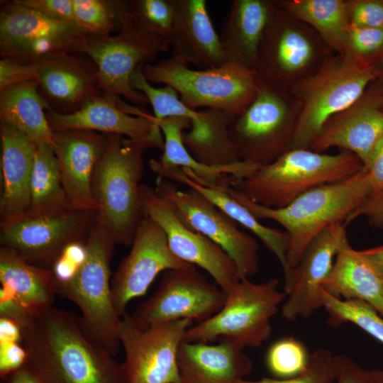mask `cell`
Returning a JSON list of instances; mask_svg holds the SVG:
<instances>
[{
  "instance_id": "29",
  "label": "cell",
  "mask_w": 383,
  "mask_h": 383,
  "mask_svg": "<svg viewBox=\"0 0 383 383\" xmlns=\"http://www.w3.org/2000/svg\"><path fill=\"white\" fill-rule=\"evenodd\" d=\"M235 116L215 109L197 111L190 119L189 129L182 132L183 143L192 156L211 167H230L240 164L229 133Z\"/></svg>"
},
{
  "instance_id": "33",
  "label": "cell",
  "mask_w": 383,
  "mask_h": 383,
  "mask_svg": "<svg viewBox=\"0 0 383 383\" xmlns=\"http://www.w3.org/2000/svg\"><path fill=\"white\" fill-rule=\"evenodd\" d=\"M274 2L287 14L311 26L331 48L344 56L351 26L348 1L289 0Z\"/></svg>"
},
{
  "instance_id": "28",
  "label": "cell",
  "mask_w": 383,
  "mask_h": 383,
  "mask_svg": "<svg viewBox=\"0 0 383 383\" xmlns=\"http://www.w3.org/2000/svg\"><path fill=\"white\" fill-rule=\"evenodd\" d=\"M322 289L338 298L363 301L383 316V272L361 250L353 249L347 237Z\"/></svg>"
},
{
  "instance_id": "55",
  "label": "cell",
  "mask_w": 383,
  "mask_h": 383,
  "mask_svg": "<svg viewBox=\"0 0 383 383\" xmlns=\"http://www.w3.org/2000/svg\"><path fill=\"white\" fill-rule=\"evenodd\" d=\"M376 80L383 83V52L371 63Z\"/></svg>"
},
{
  "instance_id": "10",
  "label": "cell",
  "mask_w": 383,
  "mask_h": 383,
  "mask_svg": "<svg viewBox=\"0 0 383 383\" xmlns=\"http://www.w3.org/2000/svg\"><path fill=\"white\" fill-rule=\"evenodd\" d=\"M88 35L70 21L47 16L19 0L4 2L0 12V54L34 64L67 53H79Z\"/></svg>"
},
{
  "instance_id": "42",
  "label": "cell",
  "mask_w": 383,
  "mask_h": 383,
  "mask_svg": "<svg viewBox=\"0 0 383 383\" xmlns=\"http://www.w3.org/2000/svg\"><path fill=\"white\" fill-rule=\"evenodd\" d=\"M87 256L85 243L74 241L67 245L52 266L57 282L72 279L84 262Z\"/></svg>"
},
{
  "instance_id": "17",
  "label": "cell",
  "mask_w": 383,
  "mask_h": 383,
  "mask_svg": "<svg viewBox=\"0 0 383 383\" xmlns=\"http://www.w3.org/2000/svg\"><path fill=\"white\" fill-rule=\"evenodd\" d=\"M131 246L111 282L113 306L121 317L128 303L144 295L160 272L194 266L173 254L162 228L146 216L137 227Z\"/></svg>"
},
{
  "instance_id": "12",
  "label": "cell",
  "mask_w": 383,
  "mask_h": 383,
  "mask_svg": "<svg viewBox=\"0 0 383 383\" xmlns=\"http://www.w3.org/2000/svg\"><path fill=\"white\" fill-rule=\"evenodd\" d=\"M155 189L172 204L187 226L214 242L233 259L240 279H250L258 272L259 243L241 231L235 221L194 189L181 190L173 182L157 177Z\"/></svg>"
},
{
  "instance_id": "50",
  "label": "cell",
  "mask_w": 383,
  "mask_h": 383,
  "mask_svg": "<svg viewBox=\"0 0 383 383\" xmlns=\"http://www.w3.org/2000/svg\"><path fill=\"white\" fill-rule=\"evenodd\" d=\"M368 171L372 193L383 189V139L380 141L369 162L365 166Z\"/></svg>"
},
{
  "instance_id": "23",
  "label": "cell",
  "mask_w": 383,
  "mask_h": 383,
  "mask_svg": "<svg viewBox=\"0 0 383 383\" xmlns=\"http://www.w3.org/2000/svg\"><path fill=\"white\" fill-rule=\"evenodd\" d=\"M175 21L170 39L172 57L199 70L221 67L226 58L205 0H175Z\"/></svg>"
},
{
  "instance_id": "15",
  "label": "cell",
  "mask_w": 383,
  "mask_h": 383,
  "mask_svg": "<svg viewBox=\"0 0 383 383\" xmlns=\"http://www.w3.org/2000/svg\"><path fill=\"white\" fill-rule=\"evenodd\" d=\"M139 196L143 214L162 228L173 254L206 271L226 295L230 294L240 280L233 259L214 242L187 226L155 188L140 184Z\"/></svg>"
},
{
  "instance_id": "14",
  "label": "cell",
  "mask_w": 383,
  "mask_h": 383,
  "mask_svg": "<svg viewBox=\"0 0 383 383\" xmlns=\"http://www.w3.org/2000/svg\"><path fill=\"white\" fill-rule=\"evenodd\" d=\"M193 321L181 319L143 330L127 312L120 319L118 337L125 353L127 383H183L177 354Z\"/></svg>"
},
{
  "instance_id": "27",
  "label": "cell",
  "mask_w": 383,
  "mask_h": 383,
  "mask_svg": "<svg viewBox=\"0 0 383 383\" xmlns=\"http://www.w3.org/2000/svg\"><path fill=\"white\" fill-rule=\"evenodd\" d=\"M79 53H67L35 64V81L52 101L77 111L98 89L97 69Z\"/></svg>"
},
{
  "instance_id": "49",
  "label": "cell",
  "mask_w": 383,
  "mask_h": 383,
  "mask_svg": "<svg viewBox=\"0 0 383 383\" xmlns=\"http://www.w3.org/2000/svg\"><path fill=\"white\" fill-rule=\"evenodd\" d=\"M33 313L16 300L9 290L1 288L0 316L11 318L23 328L28 323Z\"/></svg>"
},
{
  "instance_id": "39",
  "label": "cell",
  "mask_w": 383,
  "mask_h": 383,
  "mask_svg": "<svg viewBox=\"0 0 383 383\" xmlns=\"http://www.w3.org/2000/svg\"><path fill=\"white\" fill-rule=\"evenodd\" d=\"M309 355L304 345L294 338H285L269 348L266 363L269 371L278 379H287L302 373L308 365Z\"/></svg>"
},
{
  "instance_id": "44",
  "label": "cell",
  "mask_w": 383,
  "mask_h": 383,
  "mask_svg": "<svg viewBox=\"0 0 383 383\" xmlns=\"http://www.w3.org/2000/svg\"><path fill=\"white\" fill-rule=\"evenodd\" d=\"M29 80H35V64L22 63L9 57L1 58L0 91Z\"/></svg>"
},
{
  "instance_id": "52",
  "label": "cell",
  "mask_w": 383,
  "mask_h": 383,
  "mask_svg": "<svg viewBox=\"0 0 383 383\" xmlns=\"http://www.w3.org/2000/svg\"><path fill=\"white\" fill-rule=\"evenodd\" d=\"M7 377L8 383H41L26 365L12 372Z\"/></svg>"
},
{
  "instance_id": "16",
  "label": "cell",
  "mask_w": 383,
  "mask_h": 383,
  "mask_svg": "<svg viewBox=\"0 0 383 383\" xmlns=\"http://www.w3.org/2000/svg\"><path fill=\"white\" fill-rule=\"evenodd\" d=\"M96 219L95 212L77 210L45 216L25 214L1 221V245L30 263L52 267L64 248L81 240Z\"/></svg>"
},
{
  "instance_id": "32",
  "label": "cell",
  "mask_w": 383,
  "mask_h": 383,
  "mask_svg": "<svg viewBox=\"0 0 383 383\" xmlns=\"http://www.w3.org/2000/svg\"><path fill=\"white\" fill-rule=\"evenodd\" d=\"M0 282L1 287L32 313L53 306L57 295L52 270L33 265L16 251L3 246L0 249Z\"/></svg>"
},
{
  "instance_id": "13",
  "label": "cell",
  "mask_w": 383,
  "mask_h": 383,
  "mask_svg": "<svg viewBox=\"0 0 383 383\" xmlns=\"http://www.w3.org/2000/svg\"><path fill=\"white\" fill-rule=\"evenodd\" d=\"M226 299L219 287L195 266L168 270L163 272L155 292L138 306L131 317L143 330L181 319L199 323L218 313Z\"/></svg>"
},
{
  "instance_id": "53",
  "label": "cell",
  "mask_w": 383,
  "mask_h": 383,
  "mask_svg": "<svg viewBox=\"0 0 383 383\" xmlns=\"http://www.w3.org/2000/svg\"><path fill=\"white\" fill-rule=\"evenodd\" d=\"M361 251L383 272V245Z\"/></svg>"
},
{
  "instance_id": "24",
  "label": "cell",
  "mask_w": 383,
  "mask_h": 383,
  "mask_svg": "<svg viewBox=\"0 0 383 383\" xmlns=\"http://www.w3.org/2000/svg\"><path fill=\"white\" fill-rule=\"evenodd\" d=\"M148 164L157 177L194 189L259 238L279 260L284 273V292L288 294L290 292L294 282V271L289 268L287 262L289 238L286 231L262 224L245 206L231 196L224 189L202 184L187 175L182 168L165 167L155 159L150 160Z\"/></svg>"
},
{
  "instance_id": "7",
  "label": "cell",
  "mask_w": 383,
  "mask_h": 383,
  "mask_svg": "<svg viewBox=\"0 0 383 383\" xmlns=\"http://www.w3.org/2000/svg\"><path fill=\"white\" fill-rule=\"evenodd\" d=\"M143 73L149 82L172 87L189 109H215L235 116L252 103L260 84L253 70L228 62L192 70L172 57L143 65Z\"/></svg>"
},
{
  "instance_id": "21",
  "label": "cell",
  "mask_w": 383,
  "mask_h": 383,
  "mask_svg": "<svg viewBox=\"0 0 383 383\" xmlns=\"http://www.w3.org/2000/svg\"><path fill=\"white\" fill-rule=\"evenodd\" d=\"M107 137L108 134L86 130L54 131L52 149L64 189L73 210L96 213L92 179L105 150Z\"/></svg>"
},
{
  "instance_id": "5",
  "label": "cell",
  "mask_w": 383,
  "mask_h": 383,
  "mask_svg": "<svg viewBox=\"0 0 383 383\" xmlns=\"http://www.w3.org/2000/svg\"><path fill=\"white\" fill-rule=\"evenodd\" d=\"M85 244L84 262L69 282H56L57 294L79 308V323L87 336L116 356L121 345V316L112 301L110 263L116 242L96 219L88 231Z\"/></svg>"
},
{
  "instance_id": "34",
  "label": "cell",
  "mask_w": 383,
  "mask_h": 383,
  "mask_svg": "<svg viewBox=\"0 0 383 383\" xmlns=\"http://www.w3.org/2000/svg\"><path fill=\"white\" fill-rule=\"evenodd\" d=\"M73 210L64 189L57 157L51 146L36 145L30 184V207L26 214L52 215Z\"/></svg>"
},
{
  "instance_id": "4",
  "label": "cell",
  "mask_w": 383,
  "mask_h": 383,
  "mask_svg": "<svg viewBox=\"0 0 383 383\" xmlns=\"http://www.w3.org/2000/svg\"><path fill=\"white\" fill-rule=\"evenodd\" d=\"M364 167L355 155L348 151L330 155L291 149L274 162L234 179L230 187L255 203L279 209L311 189L345 179Z\"/></svg>"
},
{
  "instance_id": "56",
  "label": "cell",
  "mask_w": 383,
  "mask_h": 383,
  "mask_svg": "<svg viewBox=\"0 0 383 383\" xmlns=\"http://www.w3.org/2000/svg\"><path fill=\"white\" fill-rule=\"evenodd\" d=\"M367 373L370 383H383V370L372 369Z\"/></svg>"
},
{
  "instance_id": "41",
  "label": "cell",
  "mask_w": 383,
  "mask_h": 383,
  "mask_svg": "<svg viewBox=\"0 0 383 383\" xmlns=\"http://www.w3.org/2000/svg\"><path fill=\"white\" fill-rule=\"evenodd\" d=\"M383 52V28L351 25L344 56L371 63Z\"/></svg>"
},
{
  "instance_id": "30",
  "label": "cell",
  "mask_w": 383,
  "mask_h": 383,
  "mask_svg": "<svg viewBox=\"0 0 383 383\" xmlns=\"http://www.w3.org/2000/svg\"><path fill=\"white\" fill-rule=\"evenodd\" d=\"M243 349L230 341L216 344L182 341L178 350V365L213 383H235L252 369V362Z\"/></svg>"
},
{
  "instance_id": "45",
  "label": "cell",
  "mask_w": 383,
  "mask_h": 383,
  "mask_svg": "<svg viewBox=\"0 0 383 383\" xmlns=\"http://www.w3.org/2000/svg\"><path fill=\"white\" fill-rule=\"evenodd\" d=\"M360 216L365 217L372 227L383 231V189L370 194L349 215L345 221V226Z\"/></svg>"
},
{
  "instance_id": "22",
  "label": "cell",
  "mask_w": 383,
  "mask_h": 383,
  "mask_svg": "<svg viewBox=\"0 0 383 383\" xmlns=\"http://www.w3.org/2000/svg\"><path fill=\"white\" fill-rule=\"evenodd\" d=\"M347 237L345 226L337 223L318 233L308 245L294 270V282L282 306L288 321L308 318L323 307L321 292L338 250Z\"/></svg>"
},
{
  "instance_id": "18",
  "label": "cell",
  "mask_w": 383,
  "mask_h": 383,
  "mask_svg": "<svg viewBox=\"0 0 383 383\" xmlns=\"http://www.w3.org/2000/svg\"><path fill=\"white\" fill-rule=\"evenodd\" d=\"M383 139V83L374 81L351 106L329 118L309 146L323 152L338 148L366 166Z\"/></svg>"
},
{
  "instance_id": "54",
  "label": "cell",
  "mask_w": 383,
  "mask_h": 383,
  "mask_svg": "<svg viewBox=\"0 0 383 383\" xmlns=\"http://www.w3.org/2000/svg\"><path fill=\"white\" fill-rule=\"evenodd\" d=\"M183 383H213L196 372L179 367Z\"/></svg>"
},
{
  "instance_id": "51",
  "label": "cell",
  "mask_w": 383,
  "mask_h": 383,
  "mask_svg": "<svg viewBox=\"0 0 383 383\" xmlns=\"http://www.w3.org/2000/svg\"><path fill=\"white\" fill-rule=\"evenodd\" d=\"M23 331L16 321L0 316V343H22Z\"/></svg>"
},
{
  "instance_id": "6",
  "label": "cell",
  "mask_w": 383,
  "mask_h": 383,
  "mask_svg": "<svg viewBox=\"0 0 383 383\" xmlns=\"http://www.w3.org/2000/svg\"><path fill=\"white\" fill-rule=\"evenodd\" d=\"M376 76L370 62L341 56L292 86L301 103L291 149H309L326 122L348 108Z\"/></svg>"
},
{
  "instance_id": "9",
  "label": "cell",
  "mask_w": 383,
  "mask_h": 383,
  "mask_svg": "<svg viewBox=\"0 0 383 383\" xmlns=\"http://www.w3.org/2000/svg\"><path fill=\"white\" fill-rule=\"evenodd\" d=\"M169 48L167 40L136 26L131 14L117 33L88 35L79 54L95 64L100 91L144 105L149 101L144 94L131 87V76L138 66L152 63L160 53Z\"/></svg>"
},
{
  "instance_id": "31",
  "label": "cell",
  "mask_w": 383,
  "mask_h": 383,
  "mask_svg": "<svg viewBox=\"0 0 383 383\" xmlns=\"http://www.w3.org/2000/svg\"><path fill=\"white\" fill-rule=\"evenodd\" d=\"M39 89L37 81L29 80L0 91V119L35 145L52 148L54 131L46 115L51 107Z\"/></svg>"
},
{
  "instance_id": "25",
  "label": "cell",
  "mask_w": 383,
  "mask_h": 383,
  "mask_svg": "<svg viewBox=\"0 0 383 383\" xmlns=\"http://www.w3.org/2000/svg\"><path fill=\"white\" fill-rule=\"evenodd\" d=\"M0 136L2 172L0 215L3 221L23 216L29 210L36 145L1 121Z\"/></svg>"
},
{
  "instance_id": "47",
  "label": "cell",
  "mask_w": 383,
  "mask_h": 383,
  "mask_svg": "<svg viewBox=\"0 0 383 383\" xmlns=\"http://www.w3.org/2000/svg\"><path fill=\"white\" fill-rule=\"evenodd\" d=\"M336 383H370L367 370L345 355H335Z\"/></svg>"
},
{
  "instance_id": "35",
  "label": "cell",
  "mask_w": 383,
  "mask_h": 383,
  "mask_svg": "<svg viewBox=\"0 0 383 383\" xmlns=\"http://www.w3.org/2000/svg\"><path fill=\"white\" fill-rule=\"evenodd\" d=\"M74 23L89 36L117 33L131 14V1L73 0Z\"/></svg>"
},
{
  "instance_id": "2",
  "label": "cell",
  "mask_w": 383,
  "mask_h": 383,
  "mask_svg": "<svg viewBox=\"0 0 383 383\" xmlns=\"http://www.w3.org/2000/svg\"><path fill=\"white\" fill-rule=\"evenodd\" d=\"M224 189L258 220H272L284 228L289 238L287 262L292 270L318 233L330 226L344 224L349 215L372 193L365 167L345 179L311 189L279 209L255 203L231 187Z\"/></svg>"
},
{
  "instance_id": "8",
  "label": "cell",
  "mask_w": 383,
  "mask_h": 383,
  "mask_svg": "<svg viewBox=\"0 0 383 383\" xmlns=\"http://www.w3.org/2000/svg\"><path fill=\"white\" fill-rule=\"evenodd\" d=\"M286 297L275 278L262 283L240 279L227 295L222 309L209 319L190 327L183 341H230L243 348L260 347L270 336V320Z\"/></svg>"
},
{
  "instance_id": "20",
  "label": "cell",
  "mask_w": 383,
  "mask_h": 383,
  "mask_svg": "<svg viewBox=\"0 0 383 383\" xmlns=\"http://www.w3.org/2000/svg\"><path fill=\"white\" fill-rule=\"evenodd\" d=\"M274 3L254 70L261 82L282 90L294 76L311 65L316 49L310 37L293 27L289 18Z\"/></svg>"
},
{
  "instance_id": "38",
  "label": "cell",
  "mask_w": 383,
  "mask_h": 383,
  "mask_svg": "<svg viewBox=\"0 0 383 383\" xmlns=\"http://www.w3.org/2000/svg\"><path fill=\"white\" fill-rule=\"evenodd\" d=\"M175 15V0L131 1V16L134 24L163 38L169 43Z\"/></svg>"
},
{
  "instance_id": "37",
  "label": "cell",
  "mask_w": 383,
  "mask_h": 383,
  "mask_svg": "<svg viewBox=\"0 0 383 383\" xmlns=\"http://www.w3.org/2000/svg\"><path fill=\"white\" fill-rule=\"evenodd\" d=\"M143 65L138 66L130 78L131 87L144 94L151 104L154 116L157 120L167 118H192L196 110L189 109L180 99L179 95L172 87L165 85L157 88L151 85L143 73Z\"/></svg>"
},
{
  "instance_id": "48",
  "label": "cell",
  "mask_w": 383,
  "mask_h": 383,
  "mask_svg": "<svg viewBox=\"0 0 383 383\" xmlns=\"http://www.w3.org/2000/svg\"><path fill=\"white\" fill-rule=\"evenodd\" d=\"M22 4L52 18L73 21V0H19Z\"/></svg>"
},
{
  "instance_id": "3",
  "label": "cell",
  "mask_w": 383,
  "mask_h": 383,
  "mask_svg": "<svg viewBox=\"0 0 383 383\" xmlns=\"http://www.w3.org/2000/svg\"><path fill=\"white\" fill-rule=\"evenodd\" d=\"M155 148L163 150L164 140H133L108 134L94 172L92 192L97 205L96 220L116 243L132 244L143 214L139 190L143 153Z\"/></svg>"
},
{
  "instance_id": "19",
  "label": "cell",
  "mask_w": 383,
  "mask_h": 383,
  "mask_svg": "<svg viewBox=\"0 0 383 383\" xmlns=\"http://www.w3.org/2000/svg\"><path fill=\"white\" fill-rule=\"evenodd\" d=\"M46 115L53 131L78 129L133 140H164L154 116L126 104L118 96L101 91L89 96L74 112L60 113L50 108Z\"/></svg>"
},
{
  "instance_id": "40",
  "label": "cell",
  "mask_w": 383,
  "mask_h": 383,
  "mask_svg": "<svg viewBox=\"0 0 383 383\" xmlns=\"http://www.w3.org/2000/svg\"><path fill=\"white\" fill-rule=\"evenodd\" d=\"M335 381V355L318 349L309 355L308 365L300 374L287 379L262 378L257 381L240 379L235 383H333Z\"/></svg>"
},
{
  "instance_id": "11",
  "label": "cell",
  "mask_w": 383,
  "mask_h": 383,
  "mask_svg": "<svg viewBox=\"0 0 383 383\" xmlns=\"http://www.w3.org/2000/svg\"><path fill=\"white\" fill-rule=\"evenodd\" d=\"M295 122L283 91L260 81L254 100L229 127L239 159L257 166L274 162L290 150Z\"/></svg>"
},
{
  "instance_id": "26",
  "label": "cell",
  "mask_w": 383,
  "mask_h": 383,
  "mask_svg": "<svg viewBox=\"0 0 383 383\" xmlns=\"http://www.w3.org/2000/svg\"><path fill=\"white\" fill-rule=\"evenodd\" d=\"M274 8L265 0L230 1L219 35L227 62L254 70Z\"/></svg>"
},
{
  "instance_id": "1",
  "label": "cell",
  "mask_w": 383,
  "mask_h": 383,
  "mask_svg": "<svg viewBox=\"0 0 383 383\" xmlns=\"http://www.w3.org/2000/svg\"><path fill=\"white\" fill-rule=\"evenodd\" d=\"M26 366L41 383H127L123 364L89 338L74 313L51 306L22 328Z\"/></svg>"
},
{
  "instance_id": "36",
  "label": "cell",
  "mask_w": 383,
  "mask_h": 383,
  "mask_svg": "<svg viewBox=\"0 0 383 383\" xmlns=\"http://www.w3.org/2000/svg\"><path fill=\"white\" fill-rule=\"evenodd\" d=\"M321 294L329 324L352 323L383 344V316L372 306L361 300L341 299L323 289Z\"/></svg>"
},
{
  "instance_id": "46",
  "label": "cell",
  "mask_w": 383,
  "mask_h": 383,
  "mask_svg": "<svg viewBox=\"0 0 383 383\" xmlns=\"http://www.w3.org/2000/svg\"><path fill=\"white\" fill-rule=\"evenodd\" d=\"M28 360V353L21 343H0V374L7 377L23 367Z\"/></svg>"
},
{
  "instance_id": "43",
  "label": "cell",
  "mask_w": 383,
  "mask_h": 383,
  "mask_svg": "<svg viewBox=\"0 0 383 383\" xmlns=\"http://www.w3.org/2000/svg\"><path fill=\"white\" fill-rule=\"evenodd\" d=\"M348 11L353 26L383 28V0L348 1Z\"/></svg>"
}]
</instances>
